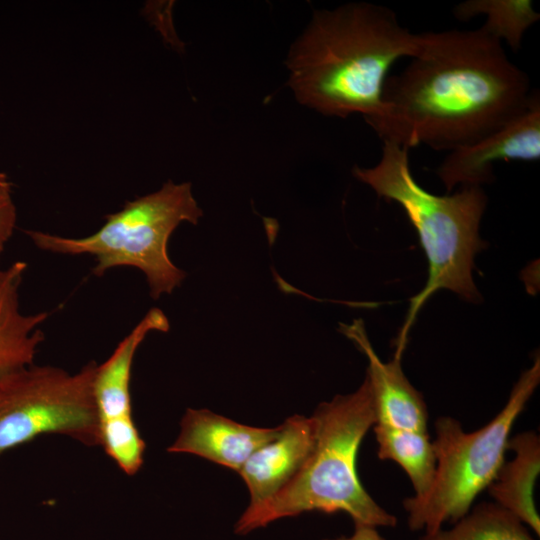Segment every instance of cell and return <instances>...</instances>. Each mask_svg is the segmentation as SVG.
<instances>
[{
  "mask_svg": "<svg viewBox=\"0 0 540 540\" xmlns=\"http://www.w3.org/2000/svg\"><path fill=\"white\" fill-rule=\"evenodd\" d=\"M540 158V98L517 118L470 145L450 151L437 174L448 191L455 186H480L494 179L496 161Z\"/></svg>",
  "mask_w": 540,
  "mask_h": 540,
  "instance_id": "ba28073f",
  "label": "cell"
},
{
  "mask_svg": "<svg viewBox=\"0 0 540 540\" xmlns=\"http://www.w3.org/2000/svg\"><path fill=\"white\" fill-rule=\"evenodd\" d=\"M355 529L351 536H341L335 539H324V540H385L377 530V527L362 524L354 523Z\"/></svg>",
  "mask_w": 540,
  "mask_h": 540,
  "instance_id": "ffe728a7",
  "label": "cell"
},
{
  "mask_svg": "<svg viewBox=\"0 0 540 540\" xmlns=\"http://www.w3.org/2000/svg\"><path fill=\"white\" fill-rule=\"evenodd\" d=\"M5 272H6V269H1V268H0V282H1L2 279L4 278Z\"/></svg>",
  "mask_w": 540,
  "mask_h": 540,
  "instance_id": "44dd1931",
  "label": "cell"
},
{
  "mask_svg": "<svg viewBox=\"0 0 540 540\" xmlns=\"http://www.w3.org/2000/svg\"><path fill=\"white\" fill-rule=\"evenodd\" d=\"M424 42L425 33L401 26L383 5L316 11L289 53V85L299 102L324 115L360 113L371 124L384 114L390 68L402 57L417 56Z\"/></svg>",
  "mask_w": 540,
  "mask_h": 540,
  "instance_id": "7a4b0ae2",
  "label": "cell"
},
{
  "mask_svg": "<svg viewBox=\"0 0 540 540\" xmlns=\"http://www.w3.org/2000/svg\"><path fill=\"white\" fill-rule=\"evenodd\" d=\"M340 331L368 359L366 378L372 390L376 424L427 432V407L402 370V354L395 353L393 360L382 362L367 337L362 320L341 324Z\"/></svg>",
  "mask_w": 540,
  "mask_h": 540,
  "instance_id": "8fae6325",
  "label": "cell"
},
{
  "mask_svg": "<svg viewBox=\"0 0 540 540\" xmlns=\"http://www.w3.org/2000/svg\"><path fill=\"white\" fill-rule=\"evenodd\" d=\"M203 212L189 182L171 180L148 195L124 204L105 217L93 234L71 238L38 230H25L36 247L64 255H92V273L101 277L114 267L130 266L145 274L150 295L158 299L180 286L186 274L170 260L167 243L182 222L197 224Z\"/></svg>",
  "mask_w": 540,
  "mask_h": 540,
  "instance_id": "5b68a950",
  "label": "cell"
},
{
  "mask_svg": "<svg viewBox=\"0 0 540 540\" xmlns=\"http://www.w3.org/2000/svg\"><path fill=\"white\" fill-rule=\"evenodd\" d=\"M97 365L90 361L71 374L33 364L0 379V456L42 434L99 446L93 393Z\"/></svg>",
  "mask_w": 540,
  "mask_h": 540,
  "instance_id": "52a82bcc",
  "label": "cell"
},
{
  "mask_svg": "<svg viewBox=\"0 0 540 540\" xmlns=\"http://www.w3.org/2000/svg\"><path fill=\"white\" fill-rule=\"evenodd\" d=\"M385 80L384 114L369 124L382 141L453 151L524 113L539 95L502 43L482 27L426 32L420 53Z\"/></svg>",
  "mask_w": 540,
  "mask_h": 540,
  "instance_id": "6da1fadb",
  "label": "cell"
},
{
  "mask_svg": "<svg viewBox=\"0 0 540 540\" xmlns=\"http://www.w3.org/2000/svg\"><path fill=\"white\" fill-rule=\"evenodd\" d=\"M99 446L127 475L136 474L143 464L145 443L133 417L100 423Z\"/></svg>",
  "mask_w": 540,
  "mask_h": 540,
  "instance_id": "ac0fdd59",
  "label": "cell"
},
{
  "mask_svg": "<svg viewBox=\"0 0 540 540\" xmlns=\"http://www.w3.org/2000/svg\"><path fill=\"white\" fill-rule=\"evenodd\" d=\"M312 417L316 441L295 477L269 500L247 507L235 525L247 534L271 522L306 512L348 514L354 523L393 527L397 519L364 489L357 474L361 442L377 422L372 390L365 377L353 393L321 403Z\"/></svg>",
  "mask_w": 540,
  "mask_h": 540,
  "instance_id": "3957f363",
  "label": "cell"
},
{
  "mask_svg": "<svg viewBox=\"0 0 540 540\" xmlns=\"http://www.w3.org/2000/svg\"><path fill=\"white\" fill-rule=\"evenodd\" d=\"M16 220L13 185L7 174L0 172V255L14 233Z\"/></svg>",
  "mask_w": 540,
  "mask_h": 540,
  "instance_id": "d6986e66",
  "label": "cell"
},
{
  "mask_svg": "<svg viewBox=\"0 0 540 540\" xmlns=\"http://www.w3.org/2000/svg\"><path fill=\"white\" fill-rule=\"evenodd\" d=\"M316 441L314 418L293 415L279 425V432L259 447L238 474L249 493V507L272 498L300 471Z\"/></svg>",
  "mask_w": 540,
  "mask_h": 540,
  "instance_id": "30bf717a",
  "label": "cell"
},
{
  "mask_svg": "<svg viewBox=\"0 0 540 540\" xmlns=\"http://www.w3.org/2000/svg\"><path fill=\"white\" fill-rule=\"evenodd\" d=\"M27 264L10 265L0 282V379L34 364L44 333L40 325L49 312L25 314L20 309L19 290Z\"/></svg>",
  "mask_w": 540,
  "mask_h": 540,
  "instance_id": "4fadbf2b",
  "label": "cell"
},
{
  "mask_svg": "<svg viewBox=\"0 0 540 540\" xmlns=\"http://www.w3.org/2000/svg\"><path fill=\"white\" fill-rule=\"evenodd\" d=\"M539 380L537 357L514 385L502 410L476 431H464L460 422L451 417L436 420L432 485L423 496L409 497L403 503L411 530L435 532L470 511L476 497L489 487L503 465L511 429Z\"/></svg>",
  "mask_w": 540,
  "mask_h": 540,
  "instance_id": "8992f818",
  "label": "cell"
},
{
  "mask_svg": "<svg viewBox=\"0 0 540 540\" xmlns=\"http://www.w3.org/2000/svg\"><path fill=\"white\" fill-rule=\"evenodd\" d=\"M353 174L379 197L404 209L428 260L427 283L411 299L397 341V347L404 348L415 316L437 290H451L469 302L481 300L473 269L476 254L487 246L479 235L487 196L480 186H463L445 196L426 191L412 175L409 149L390 141H383L380 161L374 167H355Z\"/></svg>",
  "mask_w": 540,
  "mask_h": 540,
  "instance_id": "277c9868",
  "label": "cell"
},
{
  "mask_svg": "<svg viewBox=\"0 0 540 540\" xmlns=\"http://www.w3.org/2000/svg\"><path fill=\"white\" fill-rule=\"evenodd\" d=\"M419 540H535L527 527L497 503L483 502L454 527L425 533Z\"/></svg>",
  "mask_w": 540,
  "mask_h": 540,
  "instance_id": "e0dca14e",
  "label": "cell"
},
{
  "mask_svg": "<svg viewBox=\"0 0 540 540\" xmlns=\"http://www.w3.org/2000/svg\"><path fill=\"white\" fill-rule=\"evenodd\" d=\"M378 457L397 463L409 477L414 496H423L432 485L436 456L428 432L374 425Z\"/></svg>",
  "mask_w": 540,
  "mask_h": 540,
  "instance_id": "9a60e30c",
  "label": "cell"
},
{
  "mask_svg": "<svg viewBox=\"0 0 540 540\" xmlns=\"http://www.w3.org/2000/svg\"><path fill=\"white\" fill-rule=\"evenodd\" d=\"M514 458L504 462L488 490L495 503L509 511L537 536L540 517L534 487L540 472V439L533 431L515 435L508 441Z\"/></svg>",
  "mask_w": 540,
  "mask_h": 540,
  "instance_id": "5bb4252c",
  "label": "cell"
},
{
  "mask_svg": "<svg viewBox=\"0 0 540 540\" xmlns=\"http://www.w3.org/2000/svg\"><path fill=\"white\" fill-rule=\"evenodd\" d=\"M168 330L166 315L159 308H152L119 342L109 358L97 365L93 393L99 424L133 417L130 379L135 353L148 333Z\"/></svg>",
  "mask_w": 540,
  "mask_h": 540,
  "instance_id": "7c38bea8",
  "label": "cell"
},
{
  "mask_svg": "<svg viewBox=\"0 0 540 540\" xmlns=\"http://www.w3.org/2000/svg\"><path fill=\"white\" fill-rule=\"evenodd\" d=\"M278 432L279 426L253 427L207 409L188 408L180 432L167 451L193 454L238 473L249 457Z\"/></svg>",
  "mask_w": 540,
  "mask_h": 540,
  "instance_id": "9c48e42d",
  "label": "cell"
},
{
  "mask_svg": "<svg viewBox=\"0 0 540 540\" xmlns=\"http://www.w3.org/2000/svg\"><path fill=\"white\" fill-rule=\"evenodd\" d=\"M454 14L461 21L484 15L482 28L514 50L520 48L525 31L540 18L530 0H469L458 4Z\"/></svg>",
  "mask_w": 540,
  "mask_h": 540,
  "instance_id": "2e32d148",
  "label": "cell"
}]
</instances>
